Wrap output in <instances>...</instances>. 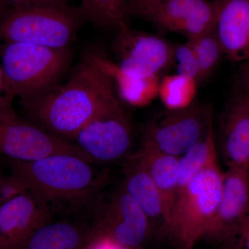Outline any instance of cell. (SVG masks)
<instances>
[{
  "label": "cell",
  "mask_w": 249,
  "mask_h": 249,
  "mask_svg": "<svg viewBox=\"0 0 249 249\" xmlns=\"http://www.w3.org/2000/svg\"><path fill=\"white\" fill-rule=\"evenodd\" d=\"M120 102L103 58L94 53H88L65 83L20 101L31 122L71 142L90 121Z\"/></svg>",
  "instance_id": "1"
},
{
  "label": "cell",
  "mask_w": 249,
  "mask_h": 249,
  "mask_svg": "<svg viewBox=\"0 0 249 249\" xmlns=\"http://www.w3.org/2000/svg\"><path fill=\"white\" fill-rule=\"evenodd\" d=\"M94 164L80 156L58 154L34 161L12 160L11 173L53 214L76 211L96 199L107 174Z\"/></svg>",
  "instance_id": "2"
},
{
  "label": "cell",
  "mask_w": 249,
  "mask_h": 249,
  "mask_svg": "<svg viewBox=\"0 0 249 249\" xmlns=\"http://www.w3.org/2000/svg\"><path fill=\"white\" fill-rule=\"evenodd\" d=\"M82 19L78 8L70 7L65 0H34L5 11L0 40L69 49Z\"/></svg>",
  "instance_id": "3"
},
{
  "label": "cell",
  "mask_w": 249,
  "mask_h": 249,
  "mask_svg": "<svg viewBox=\"0 0 249 249\" xmlns=\"http://www.w3.org/2000/svg\"><path fill=\"white\" fill-rule=\"evenodd\" d=\"M70 48L54 49L24 42H6L1 49L5 93L20 101L58 84L71 63Z\"/></svg>",
  "instance_id": "4"
},
{
  "label": "cell",
  "mask_w": 249,
  "mask_h": 249,
  "mask_svg": "<svg viewBox=\"0 0 249 249\" xmlns=\"http://www.w3.org/2000/svg\"><path fill=\"white\" fill-rule=\"evenodd\" d=\"M223 183L217 158L196 174L178 196L170 233L183 249H191L207 233L220 203Z\"/></svg>",
  "instance_id": "5"
},
{
  "label": "cell",
  "mask_w": 249,
  "mask_h": 249,
  "mask_svg": "<svg viewBox=\"0 0 249 249\" xmlns=\"http://www.w3.org/2000/svg\"><path fill=\"white\" fill-rule=\"evenodd\" d=\"M211 127V110L204 106L193 103L178 110L165 109L145 124L142 145L181 157L202 140Z\"/></svg>",
  "instance_id": "6"
},
{
  "label": "cell",
  "mask_w": 249,
  "mask_h": 249,
  "mask_svg": "<svg viewBox=\"0 0 249 249\" xmlns=\"http://www.w3.org/2000/svg\"><path fill=\"white\" fill-rule=\"evenodd\" d=\"M0 154L16 161H34L58 154L76 155L92 161L73 142L19 117L12 106L0 111Z\"/></svg>",
  "instance_id": "7"
},
{
  "label": "cell",
  "mask_w": 249,
  "mask_h": 249,
  "mask_svg": "<svg viewBox=\"0 0 249 249\" xmlns=\"http://www.w3.org/2000/svg\"><path fill=\"white\" fill-rule=\"evenodd\" d=\"M133 141L132 125L120 102L90 121L72 142L95 163H106L127 157Z\"/></svg>",
  "instance_id": "8"
},
{
  "label": "cell",
  "mask_w": 249,
  "mask_h": 249,
  "mask_svg": "<svg viewBox=\"0 0 249 249\" xmlns=\"http://www.w3.org/2000/svg\"><path fill=\"white\" fill-rule=\"evenodd\" d=\"M132 14L162 30L182 34L189 40L215 29L217 6L215 0H162Z\"/></svg>",
  "instance_id": "9"
},
{
  "label": "cell",
  "mask_w": 249,
  "mask_h": 249,
  "mask_svg": "<svg viewBox=\"0 0 249 249\" xmlns=\"http://www.w3.org/2000/svg\"><path fill=\"white\" fill-rule=\"evenodd\" d=\"M116 33L114 50L123 71L139 76H159L175 64L176 45L163 37L129 26Z\"/></svg>",
  "instance_id": "10"
},
{
  "label": "cell",
  "mask_w": 249,
  "mask_h": 249,
  "mask_svg": "<svg viewBox=\"0 0 249 249\" xmlns=\"http://www.w3.org/2000/svg\"><path fill=\"white\" fill-rule=\"evenodd\" d=\"M91 230L124 247L137 249L148 237L151 226L138 203L122 186L99 211Z\"/></svg>",
  "instance_id": "11"
},
{
  "label": "cell",
  "mask_w": 249,
  "mask_h": 249,
  "mask_svg": "<svg viewBox=\"0 0 249 249\" xmlns=\"http://www.w3.org/2000/svg\"><path fill=\"white\" fill-rule=\"evenodd\" d=\"M45 205L27 191L0 206V249H22L33 234L52 221Z\"/></svg>",
  "instance_id": "12"
},
{
  "label": "cell",
  "mask_w": 249,
  "mask_h": 249,
  "mask_svg": "<svg viewBox=\"0 0 249 249\" xmlns=\"http://www.w3.org/2000/svg\"><path fill=\"white\" fill-rule=\"evenodd\" d=\"M249 216L248 168H228L217 213L205 236L228 244Z\"/></svg>",
  "instance_id": "13"
},
{
  "label": "cell",
  "mask_w": 249,
  "mask_h": 249,
  "mask_svg": "<svg viewBox=\"0 0 249 249\" xmlns=\"http://www.w3.org/2000/svg\"><path fill=\"white\" fill-rule=\"evenodd\" d=\"M220 144L228 168L249 166V96L237 92L220 126Z\"/></svg>",
  "instance_id": "14"
},
{
  "label": "cell",
  "mask_w": 249,
  "mask_h": 249,
  "mask_svg": "<svg viewBox=\"0 0 249 249\" xmlns=\"http://www.w3.org/2000/svg\"><path fill=\"white\" fill-rule=\"evenodd\" d=\"M215 31L231 61H249V0H215Z\"/></svg>",
  "instance_id": "15"
},
{
  "label": "cell",
  "mask_w": 249,
  "mask_h": 249,
  "mask_svg": "<svg viewBox=\"0 0 249 249\" xmlns=\"http://www.w3.org/2000/svg\"><path fill=\"white\" fill-rule=\"evenodd\" d=\"M134 156L147 170L160 191L166 214L167 233H170L178 204L180 157L167 155L144 145Z\"/></svg>",
  "instance_id": "16"
},
{
  "label": "cell",
  "mask_w": 249,
  "mask_h": 249,
  "mask_svg": "<svg viewBox=\"0 0 249 249\" xmlns=\"http://www.w3.org/2000/svg\"><path fill=\"white\" fill-rule=\"evenodd\" d=\"M123 186L146 214L151 229L156 224L167 233L166 214L160 191L147 170L134 155L124 168Z\"/></svg>",
  "instance_id": "17"
},
{
  "label": "cell",
  "mask_w": 249,
  "mask_h": 249,
  "mask_svg": "<svg viewBox=\"0 0 249 249\" xmlns=\"http://www.w3.org/2000/svg\"><path fill=\"white\" fill-rule=\"evenodd\" d=\"M91 228L70 221H52L42 226L27 241L22 249H83Z\"/></svg>",
  "instance_id": "18"
},
{
  "label": "cell",
  "mask_w": 249,
  "mask_h": 249,
  "mask_svg": "<svg viewBox=\"0 0 249 249\" xmlns=\"http://www.w3.org/2000/svg\"><path fill=\"white\" fill-rule=\"evenodd\" d=\"M121 101L135 107H144L158 96L159 76H139L123 71L117 64L103 58Z\"/></svg>",
  "instance_id": "19"
},
{
  "label": "cell",
  "mask_w": 249,
  "mask_h": 249,
  "mask_svg": "<svg viewBox=\"0 0 249 249\" xmlns=\"http://www.w3.org/2000/svg\"><path fill=\"white\" fill-rule=\"evenodd\" d=\"M83 19L103 30L118 31L128 25V0H80Z\"/></svg>",
  "instance_id": "20"
},
{
  "label": "cell",
  "mask_w": 249,
  "mask_h": 249,
  "mask_svg": "<svg viewBox=\"0 0 249 249\" xmlns=\"http://www.w3.org/2000/svg\"><path fill=\"white\" fill-rule=\"evenodd\" d=\"M217 158L215 137L212 126L202 140L179 158L178 198L196 174Z\"/></svg>",
  "instance_id": "21"
},
{
  "label": "cell",
  "mask_w": 249,
  "mask_h": 249,
  "mask_svg": "<svg viewBox=\"0 0 249 249\" xmlns=\"http://www.w3.org/2000/svg\"><path fill=\"white\" fill-rule=\"evenodd\" d=\"M197 82L182 75H170L160 82L158 96L169 110H178L190 107L194 103Z\"/></svg>",
  "instance_id": "22"
},
{
  "label": "cell",
  "mask_w": 249,
  "mask_h": 249,
  "mask_svg": "<svg viewBox=\"0 0 249 249\" xmlns=\"http://www.w3.org/2000/svg\"><path fill=\"white\" fill-rule=\"evenodd\" d=\"M191 44L200 68L199 83L204 81L215 70L224 55V49L215 29L188 40Z\"/></svg>",
  "instance_id": "23"
},
{
  "label": "cell",
  "mask_w": 249,
  "mask_h": 249,
  "mask_svg": "<svg viewBox=\"0 0 249 249\" xmlns=\"http://www.w3.org/2000/svg\"><path fill=\"white\" fill-rule=\"evenodd\" d=\"M175 63L177 64L178 74L193 78L199 83L200 68L193 47L187 42L176 45L175 52Z\"/></svg>",
  "instance_id": "24"
},
{
  "label": "cell",
  "mask_w": 249,
  "mask_h": 249,
  "mask_svg": "<svg viewBox=\"0 0 249 249\" xmlns=\"http://www.w3.org/2000/svg\"><path fill=\"white\" fill-rule=\"evenodd\" d=\"M27 187L17 175H11L0 178V201L1 204L15 196L27 191Z\"/></svg>",
  "instance_id": "25"
},
{
  "label": "cell",
  "mask_w": 249,
  "mask_h": 249,
  "mask_svg": "<svg viewBox=\"0 0 249 249\" xmlns=\"http://www.w3.org/2000/svg\"><path fill=\"white\" fill-rule=\"evenodd\" d=\"M227 245L229 249H249V216Z\"/></svg>",
  "instance_id": "26"
},
{
  "label": "cell",
  "mask_w": 249,
  "mask_h": 249,
  "mask_svg": "<svg viewBox=\"0 0 249 249\" xmlns=\"http://www.w3.org/2000/svg\"><path fill=\"white\" fill-rule=\"evenodd\" d=\"M236 91L249 96V61L240 64L235 78Z\"/></svg>",
  "instance_id": "27"
},
{
  "label": "cell",
  "mask_w": 249,
  "mask_h": 249,
  "mask_svg": "<svg viewBox=\"0 0 249 249\" xmlns=\"http://www.w3.org/2000/svg\"><path fill=\"white\" fill-rule=\"evenodd\" d=\"M32 1L34 0H0V6H2L5 11H7L23 6Z\"/></svg>",
  "instance_id": "28"
},
{
  "label": "cell",
  "mask_w": 249,
  "mask_h": 249,
  "mask_svg": "<svg viewBox=\"0 0 249 249\" xmlns=\"http://www.w3.org/2000/svg\"><path fill=\"white\" fill-rule=\"evenodd\" d=\"M160 1L162 0H128L129 14L139 8Z\"/></svg>",
  "instance_id": "29"
},
{
  "label": "cell",
  "mask_w": 249,
  "mask_h": 249,
  "mask_svg": "<svg viewBox=\"0 0 249 249\" xmlns=\"http://www.w3.org/2000/svg\"><path fill=\"white\" fill-rule=\"evenodd\" d=\"M4 96H6V93H5L4 76L2 66H1V61H0V97Z\"/></svg>",
  "instance_id": "30"
},
{
  "label": "cell",
  "mask_w": 249,
  "mask_h": 249,
  "mask_svg": "<svg viewBox=\"0 0 249 249\" xmlns=\"http://www.w3.org/2000/svg\"><path fill=\"white\" fill-rule=\"evenodd\" d=\"M248 175H249V166L248 167Z\"/></svg>",
  "instance_id": "31"
},
{
  "label": "cell",
  "mask_w": 249,
  "mask_h": 249,
  "mask_svg": "<svg viewBox=\"0 0 249 249\" xmlns=\"http://www.w3.org/2000/svg\"><path fill=\"white\" fill-rule=\"evenodd\" d=\"M1 201H0V206H1Z\"/></svg>",
  "instance_id": "32"
}]
</instances>
